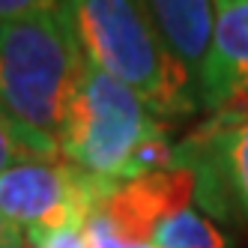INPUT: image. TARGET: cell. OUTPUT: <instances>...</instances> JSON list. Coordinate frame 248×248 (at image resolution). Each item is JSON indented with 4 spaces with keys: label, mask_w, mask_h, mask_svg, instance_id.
<instances>
[{
    "label": "cell",
    "mask_w": 248,
    "mask_h": 248,
    "mask_svg": "<svg viewBox=\"0 0 248 248\" xmlns=\"http://www.w3.org/2000/svg\"><path fill=\"white\" fill-rule=\"evenodd\" d=\"M57 144L69 165L111 186L173 168L176 153L168 123L144 96L90 63L69 102Z\"/></svg>",
    "instance_id": "obj_1"
},
{
    "label": "cell",
    "mask_w": 248,
    "mask_h": 248,
    "mask_svg": "<svg viewBox=\"0 0 248 248\" xmlns=\"http://www.w3.org/2000/svg\"><path fill=\"white\" fill-rule=\"evenodd\" d=\"M63 6L87 63L129 84L162 120L201 108L198 84L170 54L147 0H63Z\"/></svg>",
    "instance_id": "obj_2"
},
{
    "label": "cell",
    "mask_w": 248,
    "mask_h": 248,
    "mask_svg": "<svg viewBox=\"0 0 248 248\" xmlns=\"http://www.w3.org/2000/svg\"><path fill=\"white\" fill-rule=\"evenodd\" d=\"M84 69L66 6L0 27V111L57 140Z\"/></svg>",
    "instance_id": "obj_3"
},
{
    "label": "cell",
    "mask_w": 248,
    "mask_h": 248,
    "mask_svg": "<svg viewBox=\"0 0 248 248\" xmlns=\"http://www.w3.org/2000/svg\"><path fill=\"white\" fill-rule=\"evenodd\" d=\"M114 188L69 162H21L0 176V212L27 233L84 227Z\"/></svg>",
    "instance_id": "obj_4"
},
{
    "label": "cell",
    "mask_w": 248,
    "mask_h": 248,
    "mask_svg": "<svg viewBox=\"0 0 248 248\" xmlns=\"http://www.w3.org/2000/svg\"><path fill=\"white\" fill-rule=\"evenodd\" d=\"M198 96L209 114L201 123L206 132L227 135L248 126V0H216V30Z\"/></svg>",
    "instance_id": "obj_5"
},
{
    "label": "cell",
    "mask_w": 248,
    "mask_h": 248,
    "mask_svg": "<svg viewBox=\"0 0 248 248\" xmlns=\"http://www.w3.org/2000/svg\"><path fill=\"white\" fill-rule=\"evenodd\" d=\"M194 188V173L173 165L168 170H155L117 186L96 212H102L126 239L153 242L158 224L191 206Z\"/></svg>",
    "instance_id": "obj_6"
},
{
    "label": "cell",
    "mask_w": 248,
    "mask_h": 248,
    "mask_svg": "<svg viewBox=\"0 0 248 248\" xmlns=\"http://www.w3.org/2000/svg\"><path fill=\"white\" fill-rule=\"evenodd\" d=\"M147 9L170 54L201 84L216 30V0H147Z\"/></svg>",
    "instance_id": "obj_7"
},
{
    "label": "cell",
    "mask_w": 248,
    "mask_h": 248,
    "mask_svg": "<svg viewBox=\"0 0 248 248\" xmlns=\"http://www.w3.org/2000/svg\"><path fill=\"white\" fill-rule=\"evenodd\" d=\"M216 150V162H218V173L224 191L230 198V206L242 212V218L248 221V126L227 132V135H212L203 126H198Z\"/></svg>",
    "instance_id": "obj_8"
},
{
    "label": "cell",
    "mask_w": 248,
    "mask_h": 248,
    "mask_svg": "<svg viewBox=\"0 0 248 248\" xmlns=\"http://www.w3.org/2000/svg\"><path fill=\"white\" fill-rule=\"evenodd\" d=\"M155 248H230L227 236L198 209H183L165 218L153 233Z\"/></svg>",
    "instance_id": "obj_9"
},
{
    "label": "cell",
    "mask_w": 248,
    "mask_h": 248,
    "mask_svg": "<svg viewBox=\"0 0 248 248\" xmlns=\"http://www.w3.org/2000/svg\"><path fill=\"white\" fill-rule=\"evenodd\" d=\"M60 144L18 126L0 111V176L21 162H60Z\"/></svg>",
    "instance_id": "obj_10"
},
{
    "label": "cell",
    "mask_w": 248,
    "mask_h": 248,
    "mask_svg": "<svg viewBox=\"0 0 248 248\" xmlns=\"http://www.w3.org/2000/svg\"><path fill=\"white\" fill-rule=\"evenodd\" d=\"M84 239L87 248H155L153 242H132L123 233H117V227L102 216V212H93L84 224Z\"/></svg>",
    "instance_id": "obj_11"
},
{
    "label": "cell",
    "mask_w": 248,
    "mask_h": 248,
    "mask_svg": "<svg viewBox=\"0 0 248 248\" xmlns=\"http://www.w3.org/2000/svg\"><path fill=\"white\" fill-rule=\"evenodd\" d=\"M60 6H63L60 0H0V27L48 12V9H60Z\"/></svg>",
    "instance_id": "obj_12"
},
{
    "label": "cell",
    "mask_w": 248,
    "mask_h": 248,
    "mask_svg": "<svg viewBox=\"0 0 248 248\" xmlns=\"http://www.w3.org/2000/svg\"><path fill=\"white\" fill-rule=\"evenodd\" d=\"M30 248H87L84 227H63L45 230V233H27Z\"/></svg>",
    "instance_id": "obj_13"
},
{
    "label": "cell",
    "mask_w": 248,
    "mask_h": 248,
    "mask_svg": "<svg viewBox=\"0 0 248 248\" xmlns=\"http://www.w3.org/2000/svg\"><path fill=\"white\" fill-rule=\"evenodd\" d=\"M0 248H27V233L0 212Z\"/></svg>",
    "instance_id": "obj_14"
}]
</instances>
